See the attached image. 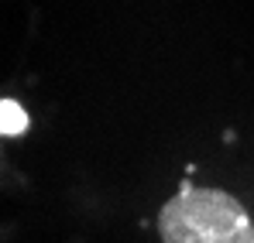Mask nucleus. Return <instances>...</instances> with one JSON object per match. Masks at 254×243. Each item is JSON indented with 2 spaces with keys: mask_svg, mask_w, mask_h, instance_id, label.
<instances>
[{
  "mask_svg": "<svg viewBox=\"0 0 254 243\" xmlns=\"http://www.w3.org/2000/svg\"><path fill=\"white\" fill-rule=\"evenodd\" d=\"M158 233L162 243H254V223L234 195L186 185L162 205Z\"/></svg>",
  "mask_w": 254,
  "mask_h": 243,
  "instance_id": "1",
  "label": "nucleus"
},
{
  "mask_svg": "<svg viewBox=\"0 0 254 243\" xmlns=\"http://www.w3.org/2000/svg\"><path fill=\"white\" fill-rule=\"evenodd\" d=\"M24 127H28L24 110L14 99H0V134H21Z\"/></svg>",
  "mask_w": 254,
  "mask_h": 243,
  "instance_id": "2",
  "label": "nucleus"
}]
</instances>
